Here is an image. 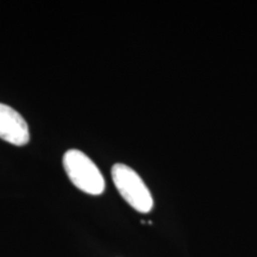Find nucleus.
Here are the masks:
<instances>
[{
  "instance_id": "f257e3e1",
  "label": "nucleus",
  "mask_w": 257,
  "mask_h": 257,
  "mask_svg": "<svg viewBox=\"0 0 257 257\" xmlns=\"http://www.w3.org/2000/svg\"><path fill=\"white\" fill-rule=\"evenodd\" d=\"M63 167L72 184L91 195L105 191V179L98 167L85 153L70 149L63 155Z\"/></svg>"
},
{
  "instance_id": "f03ea898",
  "label": "nucleus",
  "mask_w": 257,
  "mask_h": 257,
  "mask_svg": "<svg viewBox=\"0 0 257 257\" xmlns=\"http://www.w3.org/2000/svg\"><path fill=\"white\" fill-rule=\"evenodd\" d=\"M111 174L121 198L134 210L141 213H148L153 210L154 199L152 193L136 170L123 163H117L112 167Z\"/></svg>"
},
{
  "instance_id": "7ed1b4c3",
  "label": "nucleus",
  "mask_w": 257,
  "mask_h": 257,
  "mask_svg": "<svg viewBox=\"0 0 257 257\" xmlns=\"http://www.w3.org/2000/svg\"><path fill=\"white\" fill-rule=\"evenodd\" d=\"M0 138L14 146L23 147L30 141L28 123L11 106L0 102Z\"/></svg>"
}]
</instances>
